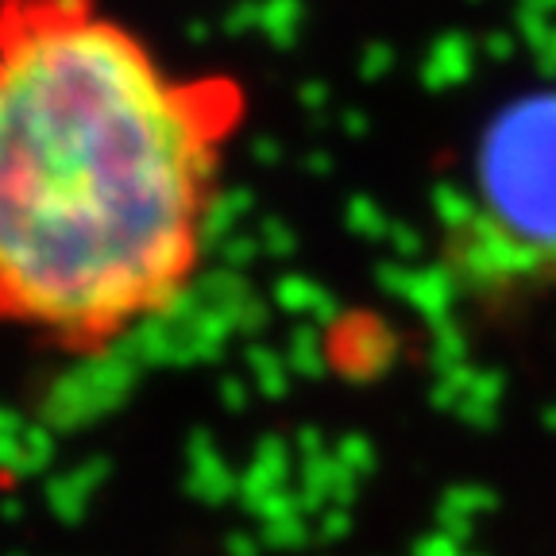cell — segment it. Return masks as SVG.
Here are the masks:
<instances>
[{
    "mask_svg": "<svg viewBox=\"0 0 556 556\" xmlns=\"http://www.w3.org/2000/svg\"><path fill=\"white\" fill-rule=\"evenodd\" d=\"M232 74H182L104 0H0V325L101 356L198 282Z\"/></svg>",
    "mask_w": 556,
    "mask_h": 556,
    "instance_id": "obj_1",
    "label": "cell"
},
{
    "mask_svg": "<svg viewBox=\"0 0 556 556\" xmlns=\"http://www.w3.org/2000/svg\"><path fill=\"white\" fill-rule=\"evenodd\" d=\"M437 263L476 309L556 294V86L510 97L479 128Z\"/></svg>",
    "mask_w": 556,
    "mask_h": 556,
    "instance_id": "obj_2",
    "label": "cell"
}]
</instances>
